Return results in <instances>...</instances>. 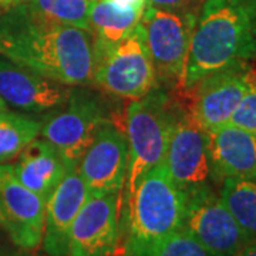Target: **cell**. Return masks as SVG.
I'll use <instances>...</instances> for the list:
<instances>
[{"mask_svg":"<svg viewBox=\"0 0 256 256\" xmlns=\"http://www.w3.org/2000/svg\"><path fill=\"white\" fill-rule=\"evenodd\" d=\"M28 2V0H0V14L14 9V8H18V6H22V4H24Z\"/></svg>","mask_w":256,"mask_h":256,"instance_id":"d4e9b609","label":"cell"},{"mask_svg":"<svg viewBox=\"0 0 256 256\" xmlns=\"http://www.w3.org/2000/svg\"><path fill=\"white\" fill-rule=\"evenodd\" d=\"M170 92L158 86L146 97L131 101L127 108L126 137L130 158L124 201L131 196L141 178L164 160L171 131L184 108Z\"/></svg>","mask_w":256,"mask_h":256,"instance_id":"277c9868","label":"cell"},{"mask_svg":"<svg viewBox=\"0 0 256 256\" xmlns=\"http://www.w3.org/2000/svg\"><path fill=\"white\" fill-rule=\"evenodd\" d=\"M12 166L18 181L46 204L68 168L54 146L44 138L33 140Z\"/></svg>","mask_w":256,"mask_h":256,"instance_id":"e0dca14e","label":"cell"},{"mask_svg":"<svg viewBox=\"0 0 256 256\" xmlns=\"http://www.w3.org/2000/svg\"><path fill=\"white\" fill-rule=\"evenodd\" d=\"M238 256H256V242L246 246Z\"/></svg>","mask_w":256,"mask_h":256,"instance_id":"484cf974","label":"cell"},{"mask_svg":"<svg viewBox=\"0 0 256 256\" xmlns=\"http://www.w3.org/2000/svg\"><path fill=\"white\" fill-rule=\"evenodd\" d=\"M0 56L70 87L92 86L96 52L92 33L47 22L26 3L0 14Z\"/></svg>","mask_w":256,"mask_h":256,"instance_id":"6da1fadb","label":"cell"},{"mask_svg":"<svg viewBox=\"0 0 256 256\" xmlns=\"http://www.w3.org/2000/svg\"><path fill=\"white\" fill-rule=\"evenodd\" d=\"M108 122L114 121L106 98L84 87H73L66 104L43 120L40 134L70 166L78 164L98 131Z\"/></svg>","mask_w":256,"mask_h":256,"instance_id":"5b68a950","label":"cell"},{"mask_svg":"<svg viewBox=\"0 0 256 256\" xmlns=\"http://www.w3.org/2000/svg\"><path fill=\"white\" fill-rule=\"evenodd\" d=\"M94 2V0H90ZM120 3H124V4H132V6H141V8H146V0H117Z\"/></svg>","mask_w":256,"mask_h":256,"instance_id":"4316f807","label":"cell"},{"mask_svg":"<svg viewBox=\"0 0 256 256\" xmlns=\"http://www.w3.org/2000/svg\"><path fill=\"white\" fill-rule=\"evenodd\" d=\"M170 180L186 195L215 181L208 148V131L184 107L168 140L162 160Z\"/></svg>","mask_w":256,"mask_h":256,"instance_id":"9c48e42d","label":"cell"},{"mask_svg":"<svg viewBox=\"0 0 256 256\" xmlns=\"http://www.w3.org/2000/svg\"><path fill=\"white\" fill-rule=\"evenodd\" d=\"M152 256H212L185 230H176L165 238Z\"/></svg>","mask_w":256,"mask_h":256,"instance_id":"603a6c76","label":"cell"},{"mask_svg":"<svg viewBox=\"0 0 256 256\" xmlns=\"http://www.w3.org/2000/svg\"><path fill=\"white\" fill-rule=\"evenodd\" d=\"M73 87L0 58V98L24 112H52L66 104Z\"/></svg>","mask_w":256,"mask_h":256,"instance_id":"5bb4252c","label":"cell"},{"mask_svg":"<svg viewBox=\"0 0 256 256\" xmlns=\"http://www.w3.org/2000/svg\"><path fill=\"white\" fill-rule=\"evenodd\" d=\"M43 120L9 108L0 112V164L14 160L40 136Z\"/></svg>","mask_w":256,"mask_h":256,"instance_id":"d6986e66","label":"cell"},{"mask_svg":"<svg viewBox=\"0 0 256 256\" xmlns=\"http://www.w3.org/2000/svg\"><path fill=\"white\" fill-rule=\"evenodd\" d=\"M256 60V0H205L194 30L181 92L210 74Z\"/></svg>","mask_w":256,"mask_h":256,"instance_id":"7a4b0ae2","label":"cell"},{"mask_svg":"<svg viewBox=\"0 0 256 256\" xmlns=\"http://www.w3.org/2000/svg\"><path fill=\"white\" fill-rule=\"evenodd\" d=\"M124 208L128 228L124 256H152L165 238L182 229L185 194L160 162L141 178Z\"/></svg>","mask_w":256,"mask_h":256,"instance_id":"3957f363","label":"cell"},{"mask_svg":"<svg viewBox=\"0 0 256 256\" xmlns=\"http://www.w3.org/2000/svg\"><path fill=\"white\" fill-rule=\"evenodd\" d=\"M4 110H8V104H6L4 101L0 98V112H2V111H4Z\"/></svg>","mask_w":256,"mask_h":256,"instance_id":"83f0119b","label":"cell"},{"mask_svg":"<svg viewBox=\"0 0 256 256\" xmlns=\"http://www.w3.org/2000/svg\"><path fill=\"white\" fill-rule=\"evenodd\" d=\"M92 86L130 101L142 98L158 87L156 68L138 24L118 44L96 52Z\"/></svg>","mask_w":256,"mask_h":256,"instance_id":"52a82bcc","label":"cell"},{"mask_svg":"<svg viewBox=\"0 0 256 256\" xmlns=\"http://www.w3.org/2000/svg\"><path fill=\"white\" fill-rule=\"evenodd\" d=\"M46 202L16 178L13 166L0 164V226L23 250L42 245Z\"/></svg>","mask_w":256,"mask_h":256,"instance_id":"30bf717a","label":"cell"},{"mask_svg":"<svg viewBox=\"0 0 256 256\" xmlns=\"http://www.w3.org/2000/svg\"><path fill=\"white\" fill-rule=\"evenodd\" d=\"M208 148L215 181H256V134L228 122L208 131Z\"/></svg>","mask_w":256,"mask_h":256,"instance_id":"2e32d148","label":"cell"},{"mask_svg":"<svg viewBox=\"0 0 256 256\" xmlns=\"http://www.w3.org/2000/svg\"><path fill=\"white\" fill-rule=\"evenodd\" d=\"M220 196L244 232L256 242V181L226 178Z\"/></svg>","mask_w":256,"mask_h":256,"instance_id":"ffe728a7","label":"cell"},{"mask_svg":"<svg viewBox=\"0 0 256 256\" xmlns=\"http://www.w3.org/2000/svg\"><path fill=\"white\" fill-rule=\"evenodd\" d=\"M204 2L205 0H146V6L162 10H172V12L200 13Z\"/></svg>","mask_w":256,"mask_h":256,"instance_id":"cb8c5ba5","label":"cell"},{"mask_svg":"<svg viewBox=\"0 0 256 256\" xmlns=\"http://www.w3.org/2000/svg\"><path fill=\"white\" fill-rule=\"evenodd\" d=\"M26 4L36 16L47 22L90 32V0H28Z\"/></svg>","mask_w":256,"mask_h":256,"instance_id":"44dd1931","label":"cell"},{"mask_svg":"<svg viewBox=\"0 0 256 256\" xmlns=\"http://www.w3.org/2000/svg\"><path fill=\"white\" fill-rule=\"evenodd\" d=\"M229 124L256 134V66L254 64L249 68L246 92L234 111Z\"/></svg>","mask_w":256,"mask_h":256,"instance_id":"7402d4cb","label":"cell"},{"mask_svg":"<svg viewBox=\"0 0 256 256\" xmlns=\"http://www.w3.org/2000/svg\"><path fill=\"white\" fill-rule=\"evenodd\" d=\"M128 158L126 132L114 122L106 124L77 164L90 196L121 192L126 182Z\"/></svg>","mask_w":256,"mask_h":256,"instance_id":"7c38bea8","label":"cell"},{"mask_svg":"<svg viewBox=\"0 0 256 256\" xmlns=\"http://www.w3.org/2000/svg\"><path fill=\"white\" fill-rule=\"evenodd\" d=\"M88 196L90 194L78 172V166L70 165L46 204L42 245L47 255L67 256L70 228Z\"/></svg>","mask_w":256,"mask_h":256,"instance_id":"9a60e30c","label":"cell"},{"mask_svg":"<svg viewBox=\"0 0 256 256\" xmlns=\"http://www.w3.org/2000/svg\"><path fill=\"white\" fill-rule=\"evenodd\" d=\"M146 8L124 4L117 0H94L90 4V33L94 52L118 44L140 23Z\"/></svg>","mask_w":256,"mask_h":256,"instance_id":"ac0fdd59","label":"cell"},{"mask_svg":"<svg viewBox=\"0 0 256 256\" xmlns=\"http://www.w3.org/2000/svg\"><path fill=\"white\" fill-rule=\"evenodd\" d=\"M198 13L172 12L146 6L138 26L142 32L158 86L180 88L191 48Z\"/></svg>","mask_w":256,"mask_h":256,"instance_id":"8992f818","label":"cell"},{"mask_svg":"<svg viewBox=\"0 0 256 256\" xmlns=\"http://www.w3.org/2000/svg\"><path fill=\"white\" fill-rule=\"evenodd\" d=\"M250 64H236L215 72L186 90L192 92L188 110L206 131L229 122L246 92Z\"/></svg>","mask_w":256,"mask_h":256,"instance_id":"4fadbf2b","label":"cell"},{"mask_svg":"<svg viewBox=\"0 0 256 256\" xmlns=\"http://www.w3.org/2000/svg\"><path fill=\"white\" fill-rule=\"evenodd\" d=\"M182 230L212 256H238L254 244L212 186L185 195Z\"/></svg>","mask_w":256,"mask_h":256,"instance_id":"ba28073f","label":"cell"},{"mask_svg":"<svg viewBox=\"0 0 256 256\" xmlns=\"http://www.w3.org/2000/svg\"><path fill=\"white\" fill-rule=\"evenodd\" d=\"M120 238V192L92 195L68 234L67 256H116Z\"/></svg>","mask_w":256,"mask_h":256,"instance_id":"8fae6325","label":"cell"}]
</instances>
